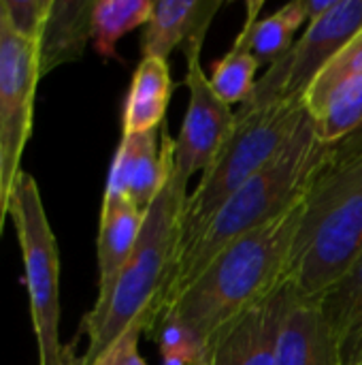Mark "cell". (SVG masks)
<instances>
[{"mask_svg": "<svg viewBox=\"0 0 362 365\" xmlns=\"http://www.w3.org/2000/svg\"><path fill=\"white\" fill-rule=\"evenodd\" d=\"M318 139L335 148L362 126V75L341 83L326 101L309 115Z\"/></svg>", "mask_w": 362, "mask_h": 365, "instance_id": "19", "label": "cell"}, {"mask_svg": "<svg viewBox=\"0 0 362 365\" xmlns=\"http://www.w3.org/2000/svg\"><path fill=\"white\" fill-rule=\"evenodd\" d=\"M186 199L188 180L171 165L169 178L145 212L137 246L111 293L94 304L83 317L77 338L73 340L77 342L81 338L83 351L70 365H94L124 331L139 321H143L149 331L177 255L179 220Z\"/></svg>", "mask_w": 362, "mask_h": 365, "instance_id": "3", "label": "cell"}, {"mask_svg": "<svg viewBox=\"0 0 362 365\" xmlns=\"http://www.w3.org/2000/svg\"><path fill=\"white\" fill-rule=\"evenodd\" d=\"M331 156L333 148L318 139L312 118L305 115L288 143L228 199L201 242L173 269L156 319L224 248L294 210L331 163Z\"/></svg>", "mask_w": 362, "mask_h": 365, "instance_id": "1", "label": "cell"}, {"mask_svg": "<svg viewBox=\"0 0 362 365\" xmlns=\"http://www.w3.org/2000/svg\"><path fill=\"white\" fill-rule=\"evenodd\" d=\"M173 94L169 62L160 58H141L124 105V135L158 130L164 124V113Z\"/></svg>", "mask_w": 362, "mask_h": 365, "instance_id": "17", "label": "cell"}, {"mask_svg": "<svg viewBox=\"0 0 362 365\" xmlns=\"http://www.w3.org/2000/svg\"><path fill=\"white\" fill-rule=\"evenodd\" d=\"M258 66H260L258 60L247 49L245 30L241 28L228 53L213 64L209 77L211 88L226 105H235V103L243 105L256 88Z\"/></svg>", "mask_w": 362, "mask_h": 365, "instance_id": "21", "label": "cell"}, {"mask_svg": "<svg viewBox=\"0 0 362 365\" xmlns=\"http://www.w3.org/2000/svg\"><path fill=\"white\" fill-rule=\"evenodd\" d=\"M305 115L307 113L303 105L297 103L241 109L237 113V124L230 139L213 165L203 173V180L194 192H190L186 199L179 220L173 269L201 242L228 199L241 190L288 143Z\"/></svg>", "mask_w": 362, "mask_h": 365, "instance_id": "5", "label": "cell"}, {"mask_svg": "<svg viewBox=\"0 0 362 365\" xmlns=\"http://www.w3.org/2000/svg\"><path fill=\"white\" fill-rule=\"evenodd\" d=\"M92 0H51L43 32L38 36L41 77L60 64L83 56L92 38Z\"/></svg>", "mask_w": 362, "mask_h": 365, "instance_id": "16", "label": "cell"}, {"mask_svg": "<svg viewBox=\"0 0 362 365\" xmlns=\"http://www.w3.org/2000/svg\"><path fill=\"white\" fill-rule=\"evenodd\" d=\"M4 6H6L13 28L21 36L38 41L45 19H47V13H49V6H51V0H28V2L4 0Z\"/></svg>", "mask_w": 362, "mask_h": 365, "instance_id": "23", "label": "cell"}, {"mask_svg": "<svg viewBox=\"0 0 362 365\" xmlns=\"http://www.w3.org/2000/svg\"><path fill=\"white\" fill-rule=\"evenodd\" d=\"M222 9L220 0H158L145 24L141 49L143 58L166 60L169 53L190 36H207L213 15Z\"/></svg>", "mask_w": 362, "mask_h": 365, "instance_id": "14", "label": "cell"}, {"mask_svg": "<svg viewBox=\"0 0 362 365\" xmlns=\"http://www.w3.org/2000/svg\"><path fill=\"white\" fill-rule=\"evenodd\" d=\"M362 154V126L352 133L348 139H344L339 145L333 148V156H331V165H337V163H346L350 158H356Z\"/></svg>", "mask_w": 362, "mask_h": 365, "instance_id": "25", "label": "cell"}, {"mask_svg": "<svg viewBox=\"0 0 362 365\" xmlns=\"http://www.w3.org/2000/svg\"><path fill=\"white\" fill-rule=\"evenodd\" d=\"M361 365H362V364H361Z\"/></svg>", "mask_w": 362, "mask_h": 365, "instance_id": "28", "label": "cell"}, {"mask_svg": "<svg viewBox=\"0 0 362 365\" xmlns=\"http://www.w3.org/2000/svg\"><path fill=\"white\" fill-rule=\"evenodd\" d=\"M303 203L305 199L286 216L224 248L158 314L154 325L162 319H173L207 344L226 323L269 295L284 280Z\"/></svg>", "mask_w": 362, "mask_h": 365, "instance_id": "2", "label": "cell"}, {"mask_svg": "<svg viewBox=\"0 0 362 365\" xmlns=\"http://www.w3.org/2000/svg\"><path fill=\"white\" fill-rule=\"evenodd\" d=\"M0 190H2V150H0Z\"/></svg>", "mask_w": 362, "mask_h": 365, "instance_id": "27", "label": "cell"}, {"mask_svg": "<svg viewBox=\"0 0 362 365\" xmlns=\"http://www.w3.org/2000/svg\"><path fill=\"white\" fill-rule=\"evenodd\" d=\"M9 216L21 248L30 317L36 336L38 365H70L60 340V252L32 175L21 173L11 197Z\"/></svg>", "mask_w": 362, "mask_h": 365, "instance_id": "6", "label": "cell"}, {"mask_svg": "<svg viewBox=\"0 0 362 365\" xmlns=\"http://www.w3.org/2000/svg\"><path fill=\"white\" fill-rule=\"evenodd\" d=\"M358 32H362V0H339L335 9L307 26L305 34L282 60L267 68L241 109L282 103L303 105V96L320 71Z\"/></svg>", "mask_w": 362, "mask_h": 365, "instance_id": "8", "label": "cell"}, {"mask_svg": "<svg viewBox=\"0 0 362 365\" xmlns=\"http://www.w3.org/2000/svg\"><path fill=\"white\" fill-rule=\"evenodd\" d=\"M41 79L38 41L21 36L0 0V235L9 218L11 197L21 171V154L32 130L34 92Z\"/></svg>", "mask_w": 362, "mask_h": 365, "instance_id": "7", "label": "cell"}, {"mask_svg": "<svg viewBox=\"0 0 362 365\" xmlns=\"http://www.w3.org/2000/svg\"><path fill=\"white\" fill-rule=\"evenodd\" d=\"M339 0H303V6H305V15H307V21H316L320 19L322 15H326L331 9H335Z\"/></svg>", "mask_w": 362, "mask_h": 365, "instance_id": "26", "label": "cell"}, {"mask_svg": "<svg viewBox=\"0 0 362 365\" xmlns=\"http://www.w3.org/2000/svg\"><path fill=\"white\" fill-rule=\"evenodd\" d=\"M292 287L282 280L269 295L226 323L205 344L203 365H275L282 321Z\"/></svg>", "mask_w": 362, "mask_h": 365, "instance_id": "10", "label": "cell"}, {"mask_svg": "<svg viewBox=\"0 0 362 365\" xmlns=\"http://www.w3.org/2000/svg\"><path fill=\"white\" fill-rule=\"evenodd\" d=\"M173 165V139L162 124V148H158V130L122 135L115 152L105 201L130 199L139 212H147L160 195Z\"/></svg>", "mask_w": 362, "mask_h": 365, "instance_id": "11", "label": "cell"}, {"mask_svg": "<svg viewBox=\"0 0 362 365\" xmlns=\"http://www.w3.org/2000/svg\"><path fill=\"white\" fill-rule=\"evenodd\" d=\"M145 214L139 212L130 199H113L105 201L102 199V210H100V227H98V295L96 302H102L117 276L122 274L124 265L128 263L141 227H143Z\"/></svg>", "mask_w": 362, "mask_h": 365, "instance_id": "15", "label": "cell"}, {"mask_svg": "<svg viewBox=\"0 0 362 365\" xmlns=\"http://www.w3.org/2000/svg\"><path fill=\"white\" fill-rule=\"evenodd\" d=\"M362 75V32H358L314 79L309 90L303 96V109L307 115L316 113L326 96L337 90L341 83Z\"/></svg>", "mask_w": 362, "mask_h": 365, "instance_id": "22", "label": "cell"}, {"mask_svg": "<svg viewBox=\"0 0 362 365\" xmlns=\"http://www.w3.org/2000/svg\"><path fill=\"white\" fill-rule=\"evenodd\" d=\"M262 2L247 4V17L243 24L245 41L250 53L258 60V64H275L282 60L290 47L294 45L297 30L307 21L303 0H292L284 4L273 15L260 17Z\"/></svg>", "mask_w": 362, "mask_h": 365, "instance_id": "18", "label": "cell"}, {"mask_svg": "<svg viewBox=\"0 0 362 365\" xmlns=\"http://www.w3.org/2000/svg\"><path fill=\"white\" fill-rule=\"evenodd\" d=\"M151 0H98L92 9V41L102 58H115L117 43L149 21Z\"/></svg>", "mask_w": 362, "mask_h": 365, "instance_id": "20", "label": "cell"}, {"mask_svg": "<svg viewBox=\"0 0 362 365\" xmlns=\"http://www.w3.org/2000/svg\"><path fill=\"white\" fill-rule=\"evenodd\" d=\"M143 331H147V325L143 321L134 323L98 357L94 365H147L139 353V336Z\"/></svg>", "mask_w": 362, "mask_h": 365, "instance_id": "24", "label": "cell"}, {"mask_svg": "<svg viewBox=\"0 0 362 365\" xmlns=\"http://www.w3.org/2000/svg\"><path fill=\"white\" fill-rule=\"evenodd\" d=\"M203 43L188 41L183 45L188 109L179 135L173 139V165L183 180H190L198 171L205 173L213 165L237 124V113L215 94L201 66Z\"/></svg>", "mask_w": 362, "mask_h": 365, "instance_id": "9", "label": "cell"}, {"mask_svg": "<svg viewBox=\"0 0 362 365\" xmlns=\"http://www.w3.org/2000/svg\"><path fill=\"white\" fill-rule=\"evenodd\" d=\"M275 365H339L318 302L301 297L294 289L282 321Z\"/></svg>", "mask_w": 362, "mask_h": 365, "instance_id": "13", "label": "cell"}, {"mask_svg": "<svg viewBox=\"0 0 362 365\" xmlns=\"http://www.w3.org/2000/svg\"><path fill=\"white\" fill-rule=\"evenodd\" d=\"M331 331L337 364H362V252L316 299Z\"/></svg>", "mask_w": 362, "mask_h": 365, "instance_id": "12", "label": "cell"}, {"mask_svg": "<svg viewBox=\"0 0 362 365\" xmlns=\"http://www.w3.org/2000/svg\"><path fill=\"white\" fill-rule=\"evenodd\" d=\"M362 252V154L326 165L312 184L284 280L318 299Z\"/></svg>", "mask_w": 362, "mask_h": 365, "instance_id": "4", "label": "cell"}]
</instances>
